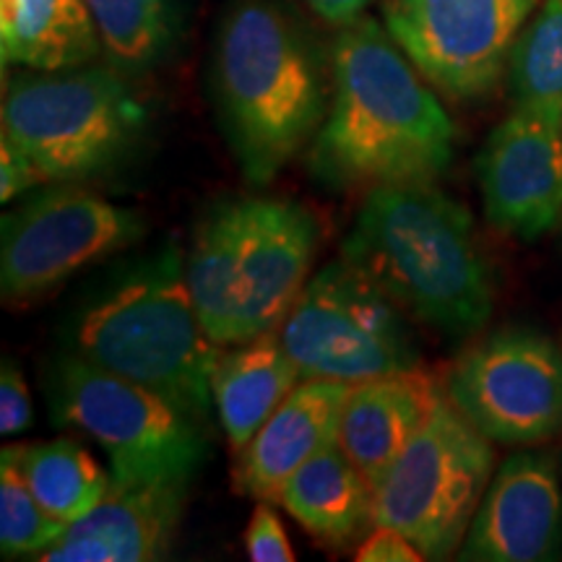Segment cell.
I'll use <instances>...</instances> for the list:
<instances>
[{
  "label": "cell",
  "mask_w": 562,
  "mask_h": 562,
  "mask_svg": "<svg viewBox=\"0 0 562 562\" xmlns=\"http://www.w3.org/2000/svg\"><path fill=\"white\" fill-rule=\"evenodd\" d=\"M321 178L341 186L435 182L456 157V125L389 30L360 16L334 45V89L313 146Z\"/></svg>",
  "instance_id": "1"
},
{
  "label": "cell",
  "mask_w": 562,
  "mask_h": 562,
  "mask_svg": "<svg viewBox=\"0 0 562 562\" xmlns=\"http://www.w3.org/2000/svg\"><path fill=\"white\" fill-rule=\"evenodd\" d=\"M341 258L440 334H476L495 311V273L472 214L435 182L372 188Z\"/></svg>",
  "instance_id": "2"
},
{
  "label": "cell",
  "mask_w": 562,
  "mask_h": 562,
  "mask_svg": "<svg viewBox=\"0 0 562 562\" xmlns=\"http://www.w3.org/2000/svg\"><path fill=\"white\" fill-rule=\"evenodd\" d=\"M214 79L243 175L252 186H269L328 115L311 40L271 0H237L220 26Z\"/></svg>",
  "instance_id": "3"
},
{
  "label": "cell",
  "mask_w": 562,
  "mask_h": 562,
  "mask_svg": "<svg viewBox=\"0 0 562 562\" xmlns=\"http://www.w3.org/2000/svg\"><path fill=\"white\" fill-rule=\"evenodd\" d=\"M315 216L290 199H224L203 216L186 256L195 313L216 347L279 331L311 279Z\"/></svg>",
  "instance_id": "4"
},
{
  "label": "cell",
  "mask_w": 562,
  "mask_h": 562,
  "mask_svg": "<svg viewBox=\"0 0 562 562\" xmlns=\"http://www.w3.org/2000/svg\"><path fill=\"white\" fill-rule=\"evenodd\" d=\"M83 360L161 393L206 419L222 347L209 339L186 281L178 245L151 252L91 300L76 326Z\"/></svg>",
  "instance_id": "5"
},
{
  "label": "cell",
  "mask_w": 562,
  "mask_h": 562,
  "mask_svg": "<svg viewBox=\"0 0 562 562\" xmlns=\"http://www.w3.org/2000/svg\"><path fill=\"white\" fill-rule=\"evenodd\" d=\"M0 125L45 180L76 182L110 170L131 151L144 110L115 70H34L5 83Z\"/></svg>",
  "instance_id": "6"
},
{
  "label": "cell",
  "mask_w": 562,
  "mask_h": 562,
  "mask_svg": "<svg viewBox=\"0 0 562 562\" xmlns=\"http://www.w3.org/2000/svg\"><path fill=\"white\" fill-rule=\"evenodd\" d=\"M58 422L102 448L115 484L191 482L206 456L199 419L161 393L70 357L53 381Z\"/></svg>",
  "instance_id": "7"
},
{
  "label": "cell",
  "mask_w": 562,
  "mask_h": 562,
  "mask_svg": "<svg viewBox=\"0 0 562 562\" xmlns=\"http://www.w3.org/2000/svg\"><path fill=\"white\" fill-rule=\"evenodd\" d=\"M492 474V440L446 396L378 482L375 526L402 531L425 560L451 558L467 539Z\"/></svg>",
  "instance_id": "8"
},
{
  "label": "cell",
  "mask_w": 562,
  "mask_h": 562,
  "mask_svg": "<svg viewBox=\"0 0 562 562\" xmlns=\"http://www.w3.org/2000/svg\"><path fill=\"white\" fill-rule=\"evenodd\" d=\"M279 339L302 378L355 385L419 364L402 307L344 258L307 281Z\"/></svg>",
  "instance_id": "9"
},
{
  "label": "cell",
  "mask_w": 562,
  "mask_h": 562,
  "mask_svg": "<svg viewBox=\"0 0 562 562\" xmlns=\"http://www.w3.org/2000/svg\"><path fill=\"white\" fill-rule=\"evenodd\" d=\"M136 211L74 186L34 193L3 216L0 292L26 302L60 286L94 261L123 252L144 237Z\"/></svg>",
  "instance_id": "10"
},
{
  "label": "cell",
  "mask_w": 562,
  "mask_h": 562,
  "mask_svg": "<svg viewBox=\"0 0 562 562\" xmlns=\"http://www.w3.org/2000/svg\"><path fill=\"white\" fill-rule=\"evenodd\" d=\"M456 409L503 446H539L562 432V349L529 326L492 331L453 362Z\"/></svg>",
  "instance_id": "11"
},
{
  "label": "cell",
  "mask_w": 562,
  "mask_h": 562,
  "mask_svg": "<svg viewBox=\"0 0 562 562\" xmlns=\"http://www.w3.org/2000/svg\"><path fill=\"white\" fill-rule=\"evenodd\" d=\"M539 0H385V30L419 74L456 102L487 97L508 70Z\"/></svg>",
  "instance_id": "12"
},
{
  "label": "cell",
  "mask_w": 562,
  "mask_h": 562,
  "mask_svg": "<svg viewBox=\"0 0 562 562\" xmlns=\"http://www.w3.org/2000/svg\"><path fill=\"white\" fill-rule=\"evenodd\" d=\"M542 112L513 108L476 154L482 206L503 235L533 243L562 220V128Z\"/></svg>",
  "instance_id": "13"
},
{
  "label": "cell",
  "mask_w": 562,
  "mask_h": 562,
  "mask_svg": "<svg viewBox=\"0 0 562 562\" xmlns=\"http://www.w3.org/2000/svg\"><path fill=\"white\" fill-rule=\"evenodd\" d=\"M562 552V482L542 451H518L495 469L459 558L544 562Z\"/></svg>",
  "instance_id": "14"
},
{
  "label": "cell",
  "mask_w": 562,
  "mask_h": 562,
  "mask_svg": "<svg viewBox=\"0 0 562 562\" xmlns=\"http://www.w3.org/2000/svg\"><path fill=\"white\" fill-rule=\"evenodd\" d=\"M188 482L110 484L94 510L68 524L45 562H151L167 558L186 508Z\"/></svg>",
  "instance_id": "15"
},
{
  "label": "cell",
  "mask_w": 562,
  "mask_h": 562,
  "mask_svg": "<svg viewBox=\"0 0 562 562\" xmlns=\"http://www.w3.org/2000/svg\"><path fill=\"white\" fill-rule=\"evenodd\" d=\"M446 396V383L419 364L351 385L339 446L372 490Z\"/></svg>",
  "instance_id": "16"
},
{
  "label": "cell",
  "mask_w": 562,
  "mask_h": 562,
  "mask_svg": "<svg viewBox=\"0 0 562 562\" xmlns=\"http://www.w3.org/2000/svg\"><path fill=\"white\" fill-rule=\"evenodd\" d=\"M349 389L328 378H302L240 453L237 492L277 503L279 490L300 467L339 442Z\"/></svg>",
  "instance_id": "17"
},
{
  "label": "cell",
  "mask_w": 562,
  "mask_h": 562,
  "mask_svg": "<svg viewBox=\"0 0 562 562\" xmlns=\"http://www.w3.org/2000/svg\"><path fill=\"white\" fill-rule=\"evenodd\" d=\"M300 381V368L281 347L279 331L222 351L211 378V396L232 451L243 453L248 448Z\"/></svg>",
  "instance_id": "18"
},
{
  "label": "cell",
  "mask_w": 562,
  "mask_h": 562,
  "mask_svg": "<svg viewBox=\"0 0 562 562\" xmlns=\"http://www.w3.org/2000/svg\"><path fill=\"white\" fill-rule=\"evenodd\" d=\"M277 503L307 533L331 547L357 542L375 526V490L339 442L300 467L279 490Z\"/></svg>",
  "instance_id": "19"
},
{
  "label": "cell",
  "mask_w": 562,
  "mask_h": 562,
  "mask_svg": "<svg viewBox=\"0 0 562 562\" xmlns=\"http://www.w3.org/2000/svg\"><path fill=\"white\" fill-rule=\"evenodd\" d=\"M100 53V32L83 0H0V55L5 68H79Z\"/></svg>",
  "instance_id": "20"
},
{
  "label": "cell",
  "mask_w": 562,
  "mask_h": 562,
  "mask_svg": "<svg viewBox=\"0 0 562 562\" xmlns=\"http://www.w3.org/2000/svg\"><path fill=\"white\" fill-rule=\"evenodd\" d=\"M13 448L34 497L63 524L79 521L110 492L112 476L76 440L58 438Z\"/></svg>",
  "instance_id": "21"
},
{
  "label": "cell",
  "mask_w": 562,
  "mask_h": 562,
  "mask_svg": "<svg viewBox=\"0 0 562 562\" xmlns=\"http://www.w3.org/2000/svg\"><path fill=\"white\" fill-rule=\"evenodd\" d=\"M513 108L562 123V0H542L518 34L508 58Z\"/></svg>",
  "instance_id": "22"
},
{
  "label": "cell",
  "mask_w": 562,
  "mask_h": 562,
  "mask_svg": "<svg viewBox=\"0 0 562 562\" xmlns=\"http://www.w3.org/2000/svg\"><path fill=\"white\" fill-rule=\"evenodd\" d=\"M102 50L123 70H144L165 58L175 40V0H83Z\"/></svg>",
  "instance_id": "23"
},
{
  "label": "cell",
  "mask_w": 562,
  "mask_h": 562,
  "mask_svg": "<svg viewBox=\"0 0 562 562\" xmlns=\"http://www.w3.org/2000/svg\"><path fill=\"white\" fill-rule=\"evenodd\" d=\"M68 529L42 505L21 472L16 448L0 453V552L3 558H34L60 539Z\"/></svg>",
  "instance_id": "24"
},
{
  "label": "cell",
  "mask_w": 562,
  "mask_h": 562,
  "mask_svg": "<svg viewBox=\"0 0 562 562\" xmlns=\"http://www.w3.org/2000/svg\"><path fill=\"white\" fill-rule=\"evenodd\" d=\"M245 550L252 562H292L294 550L281 526L277 510L269 503H261L252 510L248 529H245Z\"/></svg>",
  "instance_id": "25"
},
{
  "label": "cell",
  "mask_w": 562,
  "mask_h": 562,
  "mask_svg": "<svg viewBox=\"0 0 562 562\" xmlns=\"http://www.w3.org/2000/svg\"><path fill=\"white\" fill-rule=\"evenodd\" d=\"M34 422V409L30 389H26L24 375H21L16 362H3V372H0V432L21 435L30 430Z\"/></svg>",
  "instance_id": "26"
},
{
  "label": "cell",
  "mask_w": 562,
  "mask_h": 562,
  "mask_svg": "<svg viewBox=\"0 0 562 562\" xmlns=\"http://www.w3.org/2000/svg\"><path fill=\"white\" fill-rule=\"evenodd\" d=\"M45 182L34 159L9 136H0V201L9 203Z\"/></svg>",
  "instance_id": "27"
},
{
  "label": "cell",
  "mask_w": 562,
  "mask_h": 562,
  "mask_svg": "<svg viewBox=\"0 0 562 562\" xmlns=\"http://www.w3.org/2000/svg\"><path fill=\"white\" fill-rule=\"evenodd\" d=\"M355 558L360 562H419L425 560V554L402 531L391 529V526H375Z\"/></svg>",
  "instance_id": "28"
},
{
  "label": "cell",
  "mask_w": 562,
  "mask_h": 562,
  "mask_svg": "<svg viewBox=\"0 0 562 562\" xmlns=\"http://www.w3.org/2000/svg\"><path fill=\"white\" fill-rule=\"evenodd\" d=\"M321 19L331 21V24H351L355 19L362 16L372 0H305Z\"/></svg>",
  "instance_id": "29"
},
{
  "label": "cell",
  "mask_w": 562,
  "mask_h": 562,
  "mask_svg": "<svg viewBox=\"0 0 562 562\" xmlns=\"http://www.w3.org/2000/svg\"><path fill=\"white\" fill-rule=\"evenodd\" d=\"M560 128H562V125H560Z\"/></svg>",
  "instance_id": "30"
}]
</instances>
